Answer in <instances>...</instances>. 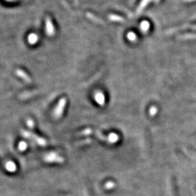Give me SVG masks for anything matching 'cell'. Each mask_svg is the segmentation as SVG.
<instances>
[{"instance_id": "1", "label": "cell", "mask_w": 196, "mask_h": 196, "mask_svg": "<svg viewBox=\"0 0 196 196\" xmlns=\"http://www.w3.org/2000/svg\"><path fill=\"white\" fill-rule=\"evenodd\" d=\"M22 135L26 138L31 139V140H34V142H36L37 144H39V145L41 146H45L47 145V141L45 140L44 139L41 138L40 137H38L37 135L33 134V133L28 132V131L23 130L21 132Z\"/></svg>"}, {"instance_id": "2", "label": "cell", "mask_w": 196, "mask_h": 196, "mask_svg": "<svg viewBox=\"0 0 196 196\" xmlns=\"http://www.w3.org/2000/svg\"><path fill=\"white\" fill-rule=\"evenodd\" d=\"M44 161L49 163H61L64 162V158L61 157L54 152H51V153L47 154L45 156Z\"/></svg>"}, {"instance_id": "3", "label": "cell", "mask_w": 196, "mask_h": 196, "mask_svg": "<svg viewBox=\"0 0 196 196\" xmlns=\"http://www.w3.org/2000/svg\"><path fill=\"white\" fill-rule=\"evenodd\" d=\"M65 104H66V100L65 99H61L59 102V103L54 111V115L56 119H59L63 113Z\"/></svg>"}, {"instance_id": "4", "label": "cell", "mask_w": 196, "mask_h": 196, "mask_svg": "<svg viewBox=\"0 0 196 196\" xmlns=\"http://www.w3.org/2000/svg\"><path fill=\"white\" fill-rule=\"evenodd\" d=\"M95 98L96 101H97L100 105H103L105 103V97L103 94L101 92L96 93V95H95Z\"/></svg>"}, {"instance_id": "5", "label": "cell", "mask_w": 196, "mask_h": 196, "mask_svg": "<svg viewBox=\"0 0 196 196\" xmlns=\"http://www.w3.org/2000/svg\"><path fill=\"white\" fill-rule=\"evenodd\" d=\"M16 165L15 164V163L12 162V161H10V162H7L6 164V169L8 170L10 172H14L16 171Z\"/></svg>"}, {"instance_id": "6", "label": "cell", "mask_w": 196, "mask_h": 196, "mask_svg": "<svg viewBox=\"0 0 196 196\" xmlns=\"http://www.w3.org/2000/svg\"><path fill=\"white\" fill-rule=\"evenodd\" d=\"M108 137V142L109 143H115V142H116L118 140H119V136H118L117 134H113V133L110 134Z\"/></svg>"}, {"instance_id": "7", "label": "cell", "mask_w": 196, "mask_h": 196, "mask_svg": "<svg viewBox=\"0 0 196 196\" xmlns=\"http://www.w3.org/2000/svg\"><path fill=\"white\" fill-rule=\"evenodd\" d=\"M95 136H97L100 139H101V140H102V141L108 142V137H106L103 136V134H102L100 132H99V131H95Z\"/></svg>"}, {"instance_id": "8", "label": "cell", "mask_w": 196, "mask_h": 196, "mask_svg": "<svg viewBox=\"0 0 196 196\" xmlns=\"http://www.w3.org/2000/svg\"><path fill=\"white\" fill-rule=\"evenodd\" d=\"M37 39H38V37L36 34H30L29 36H28V41H29L30 44H34L36 42Z\"/></svg>"}, {"instance_id": "9", "label": "cell", "mask_w": 196, "mask_h": 196, "mask_svg": "<svg viewBox=\"0 0 196 196\" xmlns=\"http://www.w3.org/2000/svg\"><path fill=\"white\" fill-rule=\"evenodd\" d=\"M47 32L49 34H52L54 33V28L53 26H52V23H50L49 21H47Z\"/></svg>"}, {"instance_id": "10", "label": "cell", "mask_w": 196, "mask_h": 196, "mask_svg": "<svg viewBox=\"0 0 196 196\" xmlns=\"http://www.w3.org/2000/svg\"><path fill=\"white\" fill-rule=\"evenodd\" d=\"M18 148L21 151H23V150H25L27 148V144L25 142H21L18 145Z\"/></svg>"}, {"instance_id": "11", "label": "cell", "mask_w": 196, "mask_h": 196, "mask_svg": "<svg viewBox=\"0 0 196 196\" xmlns=\"http://www.w3.org/2000/svg\"><path fill=\"white\" fill-rule=\"evenodd\" d=\"M93 132V131L91 129V128H86V129L83 130L82 132H81L79 133L80 135H89L91 134V133Z\"/></svg>"}, {"instance_id": "12", "label": "cell", "mask_w": 196, "mask_h": 196, "mask_svg": "<svg viewBox=\"0 0 196 196\" xmlns=\"http://www.w3.org/2000/svg\"><path fill=\"white\" fill-rule=\"evenodd\" d=\"M115 186V184L113 182H108L105 184V188L106 189H111Z\"/></svg>"}, {"instance_id": "13", "label": "cell", "mask_w": 196, "mask_h": 196, "mask_svg": "<svg viewBox=\"0 0 196 196\" xmlns=\"http://www.w3.org/2000/svg\"><path fill=\"white\" fill-rule=\"evenodd\" d=\"M27 125L29 126V127H30V128H32L33 126H34V121H32V120H28V121H27Z\"/></svg>"}]
</instances>
